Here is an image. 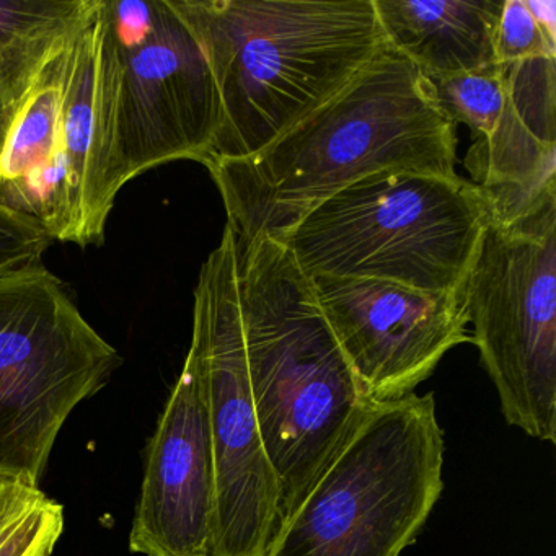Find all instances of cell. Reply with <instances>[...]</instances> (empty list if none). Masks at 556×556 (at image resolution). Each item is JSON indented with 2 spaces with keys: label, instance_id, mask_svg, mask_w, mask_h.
<instances>
[{
  "label": "cell",
  "instance_id": "9a60e30c",
  "mask_svg": "<svg viewBox=\"0 0 556 556\" xmlns=\"http://www.w3.org/2000/svg\"><path fill=\"white\" fill-rule=\"evenodd\" d=\"M92 0H0V113L22 99Z\"/></svg>",
  "mask_w": 556,
  "mask_h": 556
},
{
  "label": "cell",
  "instance_id": "3957f363",
  "mask_svg": "<svg viewBox=\"0 0 556 556\" xmlns=\"http://www.w3.org/2000/svg\"><path fill=\"white\" fill-rule=\"evenodd\" d=\"M239 292L253 405L278 480L279 522L370 403L311 276L285 243L263 237L239 247Z\"/></svg>",
  "mask_w": 556,
  "mask_h": 556
},
{
  "label": "cell",
  "instance_id": "2e32d148",
  "mask_svg": "<svg viewBox=\"0 0 556 556\" xmlns=\"http://www.w3.org/2000/svg\"><path fill=\"white\" fill-rule=\"evenodd\" d=\"M64 507L40 486L0 478V556H51L64 532Z\"/></svg>",
  "mask_w": 556,
  "mask_h": 556
},
{
  "label": "cell",
  "instance_id": "e0dca14e",
  "mask_svg": "<svg viewBox=\"0 0 556 556\" xmlns=\"http://www.w3.org/2000/svg\"><path fill=\"white\" fill-rule=\"evenodd\" d=\"M428 80L439 109L455 125L468 126L473 141L493 135L507 99L506 64L494 61L467 73Z\"/></svg>",
  "mask_w": 556,
  "mask_h": 556
},
{
  "label": "cell",
  "instance_id": "277c9868",
  "mask_svg": "<svg viewBox=\"0 0 556 556\" xmlns=\"http://www.w3.org/2000/svg\"><path fill=\"white\" fill-rule=\"evenodd\" d=\"M434 393L370 403L263 556H400L444 491Z\"/></svg>",
  "mask_w": 556,
  "mask_h": 556
},
{
  "label": "cell",
  "instance_id": "7c38bea8",
  "mask_svg": "<svg viewBox=\"0 0 556 556\" xmlns=\"http://www.w3.org/2000/svg\"><path fill=\"white\" fill-rule=\"evenodd\" d=\"M214 462L203 374L190 346L148 445L129 549L144 556H211Z\"/></svg>",
  "mask_w": 556,
  "mask_h": 556
},
{
  "label": "cell",
  "instance_id": "ffe728a7",
  "mask_svg": "<svg viewBox=\"0 0 556 556\" xmlns=\"http://www.w3.org/2000/svg\"><path fill=\"white\" fill-rule=\"evenodd\" d=\"M527 8L532 12L535 21L539 22L540 27L545 30V34L556 41V2L555 0H526Z\"/></svg>",
  "mask_w": 556,
  "mask_h": 556
},
{
  "label": "cell",
  "instance_id": "8992f818",
  "mask_svg": "<svg viewBox=\"0 0 556 556\" xmlns=\"http://www.w3.org/2000/svg\"><path fill=\"white\" fill-rule=\"evenodd\" d=\"M102 40L92 0L30 89L0 113V206L84 249L103 245L116 201L100 123Z\"/></svg>",
  "mask_w": 556,
  "mask_h": 556
},
{
  "label": "cell",
  "instance_id": "5b68a950",
  "mask_svg": "<svg viewBox=\"0 0 556 556\" xmlns=\"http://www.w3.org/2000/svg\"><path fill=\"white\" fill-rule=\"evenodd\" d=\"M491 220L480 187L462 177L383 172L315 206L278 242L311 278H369L458 292Z\"/></svg>",
  "mask_w": 556,
  "mask_h": 556
},
{
  "label": "cell",
  "instance_id": "d6986e66",
  "mask_svg": "<svg viewBox=\"0 0 556 556\" xmlns=\"http://www.w3.org/2000/svg\"><path fill=\"white\" fill-rule=\"evenodd\" d=\"M50 239L35 220L0 206V278L43 265Z\"/></svg>",
  "mask_w": 556,
  "mask_h": 556
},
{
  "label": "cell",
  "instance_id": "9c48e42d",
  "mask_svg": "<svg viewBox=\"0 0 556 556\" xmlns=\"http://www.w3.org/2000/svg\"><path fill=\"white\" fill-rule=\"evenodd\" d=\"M462 304L507 425L555 444L556 198L488 223Z\"/></svg>",
  "mask_w": 556,
  "mask_h": 556
},
{
  "label": "cell",
  "instance_id": "30bf717a",
  "mask_svg": "<svg viewBox=\"0 0 556 556\" xmlns=\"http://www.w3.org/2000/svg\"><path fill=\"white\" fill-rule=\"evenodd\" d=\"M214 462L211 556H263L279 517V486L260 434L243 344L239 245L227 224L201 266L193 337Z\"/></svg>",
  "mask_w": 556,
  "mask_h": 556
},
{
  "label": "cell",
  "instance_id": "4fadbf2b",
  "mask_svg": "<svg viewBox=\"0 0 556 556\" xmlns=\"http://www.w3.org/2000/svg\"><path fill=\"white\" fill-rule=\"evenodd\" d=\"M555 66V58L506 64L507 99L500 123L468 151L465 165L497 223L556 198Z\"/></svg>",
  "mask_w": 556,
  "mask_h": 556
},
{
  "label": "cell",
  "instance_id": "6da1fadb",
  "mask_svg": "<svg viewBox=\"0 0 556 556\" xmlns=\"http://www.w3.org/2000/svg\"><path fill=\"white\" fill-rule=\"evenodd\" d=\"M457 125L389 43L363 73L258 154L210 161L237 245L282 240L315 206L383 172L457 177Z\"/></svg>",
  "mask_w": 556,
  "mask_h": 556
},
{
  "label": "cell",
  "instance_id": "ba28073f",
  "mask_svg": "<svg viewBox=\"0 0 556 556\" xmlns=\"http://www.w3.org/2000/svg\"><path fill=\"white\" fill-rule=\"evenodd\" d=\"M122 363L50 269L0 278V478L40 486L71 413Z\"/></svg>",
  "mask_w": 556,
  "mask_h": 556
},
{
  "label": "cell",
  "instance_id": "5bb4252c",
  "mask_svg": "<svg viewBox=\"0 0 556 556\" xmlns=\"http://www.w3.org/2000/svg\"><path fill=\"white\" fill-rule=\"evenodd\" d=\"M503 5L504 0H374L387 43L428 79L494 63Z\"/></svg>",
  "mask_w": 556,
  "mask_h": 556
},
{
  "label": "cell",
  "instance_id": "52a82bcc",
  "mask_svg": "<svg viewBox=\"0 0 556 556\" xmlns=\"http://www.w3.org/2000/svg\"><path fill=\"white\" fill-rule=\"evenodd\" d=\"M100 123L115 197L177 161L204 164L223 123L219 90L172 0H100Z\"/></svg>",
  "mask_w": 556,
  "mask_h": 556
},
{
  "label": "cell",
  "instance_id": "7a4b0ae2",
  "mask_svg": "<svg viewBox=\"0 0 556 556\" xmlns=\"http://www.w3.org/2000/svg\"><path fill=\"white\" fill-rule=\"evenodd\" d=\"M172 4L219 90L223 123L206 162L258 154L343 92L387 45L374 0Z\"/></svg>",
  "mask_w": 556,
  "mask_h": 556
},
{
  "label": "cell",
  "instance_id": "8fae6325",
  "mask_svg": "<svg viewBox=\"0 0 556 556\" xmlns=\"http://www.w3.org/2000/svg\"><path fill=\"white\" fill-rule=\"evenodd\" d=\"M318 302L369 403L415 393L445 354L471 343L462 294L369 278H312Z\"/></svg>",
  "mask_w": 556,
  "mask_h": 556
},
{
  "label": "cell",
  "instance_id": "ac0fdd59",
  "mask_svg": "<svg viewBox=\"0 0 556 556\" xmlns=\"http://www.w3.org/2000/svg\"><path fill=\"white\" fill-rule=\"evenodd\" d=\"M539 58H556V41L540 27L526 0H504L494 31V61L513 64Z\"/></svg>",
  "mask_w": 556,
  "mask_h": 556
}]
</instances>
